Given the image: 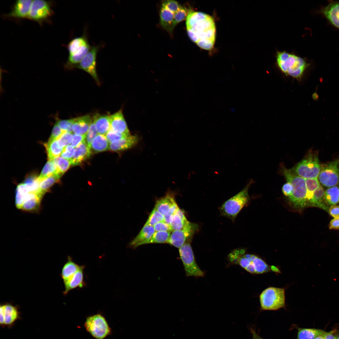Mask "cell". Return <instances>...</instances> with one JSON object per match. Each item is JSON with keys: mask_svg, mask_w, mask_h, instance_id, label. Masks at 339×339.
<instances>
[{"mask_svg": "<svg viewBox=\"0 0 339 339\" xmlns=\"http://www.w3.org/2000/svg\"><path fill=\"white\" fill-rule=\"evenodd\" d=\"M329 211L332 217L335 218H339V205H334L331 206Z\"/></svg>", "mask_w": 339, "mask_h": 339, "instance_id": "f5cc1de1", "label": "cell"}, {"mask_svg": "<svg viewBox=\"0 0 339 339\" xmlns=\"http://www.w3.org/2000/svg\"><path fill=\"white\" fill-rule=\"evenodd\" d=\"M324 191L320 185L314 192L310 206L316 207L328 212V208L324 199Z\"/></svg>", "mask_w": 339, "mask_h": 339, "instance_id": "4dcf8cb0", "label": "cell"}, {"mask_svg": "<svg viewBox=\"0 0 339 339\" xmlns=\"http://www.w3.org/2000/svg\"><path fill=\"white\" fill-rule=\"evenodd\" d=\"M173 194L168 193L156 202L154 208L164 216L173 215L179 208Z\"/></svg>", "mask_w": 339, "mask_h": 339, "instance_id": "2e32d148", "label": "cell"}, {"mask_svg": "<svg viewBox=\"0 0 339 339\" xmlns=\"http://www.w3.org/2000/svg\"><path fill=\"white\" fill-rule=\"evenodd\" d=\"M339 160L331 162L325 165L319 175L320 182L324 186L332 187L336 185L339 180Z\"/></svg>", "mask_w": 339, "mask_h": 339, "instance_id": "4fadbf2b", "label": "cell"}, {"mask_svg": "<svg viewBox=\"0 0 339 339\" xmlns=\"http://www.w3.org/2000/svg\"><path fill=\"white\" fill-rule=\"evenodd\" d=\"M335 332V330L326 332L325 334L324 339H337V336L334 334Z\"/></svg>", "mask_w": 339, "mask_h": 339, "instance_id": "11a10c76", "label": "cell"}, {"mask_svg": "<svg viewBox=\"0 0 339 339\" xmlns=\"http://www.w3.org/2000/svg\"><path fill=\"white\" fill-rule=\"evenodd\" d=\"M33 0H19L13 5L11 11L6 15L8 18L17 19H28Z\"/></svg>", "mask_w": 339, "mask_h": 339, "instance_id": "e0dca14e", "label": "cell"}, {"mask_svg": "<svg viewBox=\"0 0 339 339\" xmlns=\"http://www.w3.org/2000/svg\"><path fill=\"white\" fill-rule=\"evenodd\" d=\"M231 262L239 265L251 274H263L268 272L271 269L262 259L254 255L245 254L243 250L234 252Z\"/></svg>", "mask_w": 339, "mask_h": 339, "instance_id": "277c9868", "label": "cell"}, {"mask_svg": "<svg viewBox=\"0 0 339 339\" xmlns=\"http://www.w3.org/2000/svg\"><path fill=\"white\" fill-rule=\"evenodd\" d=\"M62 176L59 174H54L41 180L39 183V193L44 196L54 184L59 181Z\"/></svg>", "mask_w": 339, "mask_h": 339, "instance_id": "d6a6232c", "label": "cell"}, {"mask_svg": "<svg viewBox=\"0 0 339 339\" xmlns=\"http://www.w3.org/2000/svg\"><path fill=\"white\" fill-rule=\"evenodd\" d=\"M155 231H164L172 232L173 230L170 225L164 221L160 222L153 226Z\"/></svg>", "mask_w": 339, "mask_h": 339, "instance_id": "c3c4849f", "label": "cell"}, {"mask_svg": "<svg viewBox=\"0 0 339 339\" xmlns=\"http://www.w3.org/2000/svg\"><path fill=\"white\" fill-rule=\"evenodd\" d=\"M259 299L261 309L277 310L285 306V289L284 288L268 287L260 294Z\"/></svg>", "mask_w": 339, "mask_h": 339, "instance_id": "52a82bcc", "label": "cell"}, {"mask_svg": "<svg viewBox=\"0 0 339 339\" xmlns=\"http://www.w3.org/2000/svg\"><path fill=\"white\" fill-rule=\"evenodd\" d=\"M100 48L99 46H91L86 55L76 66L77 68L89 74L97 82L99 81L96 72V61L97 53Z\"/></svg>", "mask_w": 339, "mask_h": 339, "instance_id": "5bb4252c", "label": "cell"}, {"mask_svg": "<svg viewBox=\"0 0 339 339\" xmlns=\"http://www.w3.org/2000/svg\"><path fill=\"white\" fill-rule=\"evenodd\" d=\"M128 136L116 132L111 128L105 135L106 138L110 143L119 140Z\"/></svg>", "mask_w": 339, "mask_h": 339, "instance_id": "bcb514c9", "label": "cell"}, {"mask_svg": "<svg viewBox=\"0 0 339 339\" xmlns=\"http://www.w3.org/2000/svg\"><path fill=\"white\" fill-rule=\"evenodd\" d=\"M86 135L73 134L71 145L75 148L85 140Z\"/></svg>", "mask_w": 339, "mask_h": 339, "instance_id": "f907efd6", "label": "cell"}, {"mask_svg": "<svg viewBox=\"0 0 339 339\" xmlns=\"http://www.w3.org/2000/svg\"><path fill=\"white\" fill-rule=\"evenodd\" d=\"M48 160H53L60 156L63 148L59 144L56 140H49L45 144Z\"/></svg>", "mask_w": 339, "mask_h": 339, "instance_id": "1f68e13d", "label": "cell"}, {"mask_svg": "<svg viewBox=\"0 0 339 339\" xmlns=\"http://www.w3.org/2000/svg\"><path fill=\"white\" fill-rule=\"evenodd\" d=\"M190 10L181 6L180 9L174 13V19L176 25L186 19Z\"/></svg>", "mask_w": 339, "mask_h": 339, "instance_id": "7bdbcfd3", "label": "cell"}, {"mask_svg": "<svg viewBox=\"0 0 339 339\" xmlns=\"http://www.w3.org/2000/svg\"><path fill=\"white\" fill-rule=\"evenodd\" d=\"M160 23L162 28L172 35L176 26L174 13L162 6L159 13Z\"/></svg>", "mask_w": 339, "mask_h": 339, "instance_id": "603a6c76", "label": "cell"}, {"mask_svg": "<svg viewBox=\"0 0 339 339\" xmlns=\"http://www.w3.org/2000/svg\"><path fill=\"white\" fill-rule=\"evenodd\" d=\"M93 118L87 115L76 118L72 128V132L75 134L86 135Z\"/></svg>", "mask_w": 339, "mask_h": 339, "instance_id": "d4e9b609", "label": "cell"}, {"mask_svg": "<svg viewBox=\"0 0 339 339\" xmlns=\"http://www.w3.org/2000/svg\"><path fill=\"white\" fill-rule=\"evenodd\" d=\"M109 142L105 136L98 134L93 140L90 146L92 153H97L109 149Z\"/></svg>", "mask_w": 339, "mask_h": 339, "instance_id": "f546056e", "label": "cell"}, {"mask_svg": "<svg viewBox=\"0 0 339 339\" xmlns=\"http://www.w3.org/2000/svg\"><path fill=\"white\" fill-rule=\"evenodd\" d=\"M326 332L320 329L299 328L298 331L297 339H315Z\"/></svg>", "mask_w": 339, "mask_h": 339, "instance_id": "836d02e7", "label": "cell"}, {"mask_svg": "<svg viewBox=\"0 0 339 339\" xmlns=\"http://www.w3.org/2000/svg\"><path fill=\"white\" fill-rule=\"evenodd\" d=\"M162 221H164V216L154 208L145 224L153 226L156 224Z\"/></svg>", "mask_w": 339, "mask_h": 339, "instance_id": "ab89813d", "label": "cell"}, {"mask_svg": "<svg viewBox=\"0 0 339 339\" xmlns=\"http://www.w3.org/2000/svg\"><path fill=\"white\" fill-rule=\"evenodd\" d=\"M329 228L331 229L339 230V218H335L331 220Z\"/></svg>", "mask_w": 339, "mask_h": 339, "instance_id": "db71d44e", "label": "cell"}, {"mask_svg": "<svg viewBox=\"0 0 339 339\" xmlns=\"http://www.w3.org/2000/svg\"><path fill=\"white\" fill-rule=\"evenodd\" d=\"M324 199L326 204L334 205L339 201V189L333 186L327 189L324 193Z\"/></svg>", "mask_w": 339, "mask_h": 339, "instance_id": "e575fe53", "label": "cell"}, {"mask_svg": "<svg viewBox=\"0 0 339 339\" xmlns=\"http://www.w3.org/2000/svg\"><path fill=\"white\" fill-rule=\"evenodd\" d=\"M73 135L71 132H64L57 140L59 145L63 148L69 145L72 142Z\"/></svg>", "mask_w": 339, "mask_h": 339, "instance_id": "ee69618b", "label": "cell"}, {"mask_svg": "<svg viewBox=\"0 0 339 339\" xmlns=\"http://www.w3.org/2000/svg\"><path fill=\"white\" fill-rule=\"evenodd\" d=\"M91 46L85 35L71 40L67 46L69 55L65 67H76L89 51Z\"/></svg>", "mask_w": 339, "mask_h": 339, "instance_id": "ba28073f", "label": "cell"}, {"mask_svg": "<svg viewBox=\"0 0 339 339\" xmlns=\"http://www.w3.org/2000/svg\"><path fill=\"white\" fill-rule=\"evenodd\" d=\"M98 134L93 118L92 121L87 132L85 140L86 143L90 148L93 140Z\"/></svg>", "mask_w": 339, "mask_h": 339, "instance_id": "b9f144b4", "label": "cell"}, {"mask_svg": "<svg viewBox=\"0 0 339 339\" xmlns=\"http://www.w3.org/2000/svg\"><path fill=\"white\" fill-rule=\"evenodd\" d=\"M54 174H58L55 165L53 160H48L44 167L40 175L37 177V180L39 183L42 180Z\"/></svg>", "mask_w": 339, "mask_h": 339, "instance_id": "8d00e7d4", "label": "cell"}, {"mask_svg": "<svg viewBox=\"0 0 339 339\" xmlns=\"http://www.w3.org/2000/svg\"><path fill=\"white\" fill-rule=\"evenodd\" d=\"M191 241L186 242L179 248L180 258L187 276L202 277L204 272L200 269L196 261L191 245Z\"/></svg>", "mask_w": 339, "mask_h": 339, "instance_id": "30bf717a", "label": "cell"}, {"mask_svg": "<svg viewBox=\"0 0 339 339\" xmlns=\"http://www.w3.org/2000/svg\"><path fill=\"white\" fill-rule=\"evenodd\" d=\"M337 339H339V334L337 335Z\"/></svg>", "mask_w": 339, "mask_h": 339, "instance_id": "680465c9", "label": "cell"}, {"mask_svg": "<svg viewBox=\"0 0 339 339\" xmlns=\"http://www.w3.org/2000/svg\"><path fill=\"white\" fill-rule=\"evenodd\" d=\"M251 331L253 335V339H263L260 337L253 329H251Z\"/></svg>", "mask_w": 339, "mask_h": 339, "instance_id": "9f6ffc18", "label": "cell"}, {"mask_svg": "<svg viewBox=\"0 0 339 339\" xmlns=\"http://www.w3.org/2000/svg\"><path fill=\"white\" fill-rule=\"evenodd\" d=\"M170 233L164 231H155L151 238L145 244L152 243H168Z\"/></svg>", "mask_w": 339, "mask_h": 339, "instance_id": "74e56055", "label": "cell"}, {"mask_svg": "<svg viewBox=\"0 0 339 339\" xmlns=\"http://www.w3.org/2000/svg\"><path fill=\"white\" fill-rule=\"evenodd\" d=\"M84 266H81L78 271L67 282L64 283V290L63 292L64 295H66L71 290L77 288H82L85 287L86 283L84 279Z\"/></svg>", "mask_w": 339, "mask_h": 339, "instance_id": "ffe728a7", "label": "cell"}, {"mask_svg": "<svg viewBox=\"0 0 339 339\" xmlns=\"http://www.w3.org/2000/svg\"><path fill=\"white\" fill-rule=\"evenodd\" d=\"M83 326L86 331L95 339H105L112 332L105 318L100 313L87 316Z\"/></svg>", "mask_w": 339, "mask_h": 339, "instance_id": "8992f818", "label": "cell"}, {"mask_svg": "<svg viewBox=\"0 0 339 339\" xmlns=\"http://www.w3.org/2000/svg\"><path fill=\"white\" fill-rule=\"evenodd\" d=\"M320 13L332 25L339 30V1H330L321 8Z\"/></svg>", "mask_w": 339, "mask_h": 339, "instance_id": "ac0fdd59", "label": "cell"}, {"mask_svg": "<svg viewBox=\"0 0 339 339\" xmlns=\"http://www.w3.org/2000/svg\"><path fill=\"white\" fill-rule=\"evenodd\" d=\"M155 231L153 226L144 224L137 236L130 242L129 246L135 248L140 245H144L152 236Z\"/></svg>", "mask_w": 339, "mask_h": 339, "instance_id": "cb8c5ba5", "label": "cell"}, {"mask_svg": "<svg viewBox=\"0 0 339 339\" xmlns=\"http://www.w3.org/2000/svg\"><path fill=\"white\" fill-rule=\"evenodd\" d=\"M76 118L67 120H61L57 118L56 123L64 132H72V128Z\"/></svg>", "mask_w": 339, "mask_h": 339, "instance_id": "60d3db41", "label": "cell"}, {"mask_svg": "<svg viewBox=\"0 0 339 339\" xmlns=\"http://www.w3.org/2000/svg\"><path fill=\"white\" fill-rule=\"evenodd\" d=\"M50 1L43 0H33L31 6L28 19L42 24L49 20L54 12Z\"/></svg>", "mask_w": 339, "mask_h": 339, "instance_id": "8fae6325", "label": "cell"}, {"mask_svg": "<svg viewBox=\"0 0 339 339\" xmlns=\"http://www.w3.org/2000/svg\"><path fill=\"white\" fill-rule=\"evenodd\" d=\"M282 191L285 196L288 197H290L292 195L293 191L292 185L290 183L287 182L283 186Z\"/></svg>", "mask_w": 339, "mask_h": 339, "instance_id": "816d5d0a", "label": "cell"}, {"mask_svg": "<svg viewBox=\"0 0 339 339\" xmlns=\"http://www.w3.org/2000/svg\"><path fill=\"white\" fill-rule=\"evenodd\" d=\"M71 145H68L64 148L61 154V156L70 160L74 155L75 148Z\"/></svg>", "mask_w": 339, "mask_h": 339, "instance_id": "7dc6e473", "label": "cell"}, {"mask_svg": "<svg viewBox=\"0 0 339 339\" xmlns=\"http://www.w3.org/2000/svg\"><path fill=\"white\" fill-rule=\"evenodd\" d=\"M111 128L114 131L127 136L130 134L122 110L110 116Z\"/></svg>", "mask_w": 339, "mask_h": 339, "instance_id": "d6986e66", "label": "cell"}, {"mask_svg": "<svg viewBox=\"0 0 339 339\" xmlns=\"http://www.w3.org/2000/svg\"><path fill=\"white\" fill-rule=\"evenodd\" d=\"M298 175L304 178H317L321 170L317 155L309 152L304 158L292 169Z\"/></svg>", "mask_w": 339, "mask_h": 339, "instance_id": "9c48e42d", "label": "cell"}, {"mask_svg": "<svg viewBox=\"0 0 339 339\" xmlns=\"http://www.w3.org/2000/svg\"><path fill=\"white\" fill-rule=\"evenodd\" d=\"M249 184L237 194L225 202L220 208L221 215L234 221L242 209L248 202Z\"/></svg>", "mask_w": 339, "mask_h": 339, "instance_id": "5b68a950", "label": "cell"}, {"mask_svg": "<svg viewBox=\"0 0 339 339\" xmlns=\"http://www.w3.org/2000/svg\"><path fill=\"white\" fill-rule=\"evenodd\" d=\"M325 333H324V334L322 335H321L320 336H317V337L315 338V339H324V336H325Z\"/></svg>", "mask_w": 339, "mask_h": 339, "instance_id": "6f0895ef", "label": "cell"}, {"mask_svg": "<svg viewBox=\"0 0 339 339\" xmlns=\"http://www.w3.org/2000/svg\"><path fill=\"white\" fill-rule=\"evenodd\" d=\"M64 132L58 126L56 123H55L51 135L49 140H56L62 135Z\"/></svg>", "mask_w": 339, "mask_h": 339, "instance_id": "681fc988", "label": "cell"}, {"mask_svg": "<svg viewBox=\"0 0 339 339\" xmlns=\"http://www.w3.org/2000/svg\"><path fill=\"white\" fill-rule=\"evenodd\" d=\"M43 195L37 192H29L23 196L19 209L30 212H37L40 208Z\"/></svg>", "mask_w": 339, "mask_h": 339, "instance_id": "9a60e30c", "label": "cell"}, {"mask_svg": "<svg viewBox=\"0 0 339 339\" xmlns=\"http://www.w3.org/2000/svg\"><path fill=\"white\" fill-rule=\"evenodd\" d=\"M282 173L287 182L293 186L292 195L288 197L292 206L294 208L301 210L308 206L307 189L305 179L298 175L292 169L282 166Z\"/></svg>", "mask_w": 339, "mask_h": 339, "instance_id": "3957f363", "label": "cell"}, {"mask_svg": "<svg viewBox=\"0 0 339 339\" xmlns=\"http://www.w3.org/2000/svg\"><path fill=\"white\" fill-rule=\"evenodd\" d=\"M275 58L276 65L282 73L297 79L301 78L309 66L304 58L286 51H277Z\"/></svg>", "mask_w": 339, "mask_h": 339, "instance_id": "7a4b0ae2", "label": "cell"}, {"mask_svg": "<svg viewBox=\"0 0 339 339\" xmlns=\"http://www.w3.org/2000/svg\"><path fill=\"white\" fill-rule=\"evenodd\" d=\"M75 152L70 160L71 165L76 166L80 164L89 158L92 153L90 148L84 141L75 148Z\"/></svg>", "mask_w": 339, "mask_h": 339, "instance_id": "7402d4cb", "label": "cell"}, {"mask_svg": "<svg viewBox=\"0 0 339 339\" xmlns=\"http://www.w3.org/2000/svg\"><path fill=\"white\" fill-rule=\"evenodd\" d=\"M189 222L183 212L179 208L171 216L170 225L173 231L182 229Z\"/></svg>", "mask_w": 339, "mask_h": 339, "instance_id": "f1b7e54d", "label": "cell"}, {"mask_svg": "<svg viewBox=\"0 0 339 339\" xmlns=\"http://www.w3.org/2000/svg\"><path fill=\"white\" fill-rule=\"evenodd\" d=\"M139 139L137 136L131 134L119 140L110 143L109 150L111 151L116 152L123 151L131 148L137 144Z\"/></svg>", "mask_w": 339, "mask_h": 339, "instance_id": "44dd1931", "label": "cell"}, {"mask_svg": "<svg viewBox=\"0 0 339 339\" xmlns=\"http://www.w3.org/2000/svg\"><path fill=\"white\" fill-rule=\"evenodd\" d=\"M162 6L166 8L174 13L181 7L177 2L174 0H166L163 1Z\"/></svg>", "mask_w": 339, "mask_h": 339, "instance_id": "f6af8a7d", "label": "cell"}, {"mask_svg": "<svg viewBox=\"0 0 339 339\" xmlns=\"http://www.w3.org/2000/svg\"><path fill=\"white\" fill-rule=\"evenodd\" d=\"M308 206H310L315 191L320 185L317 178L305 179Z\"/></svg>", "mask_w": 339, "mask_h": 339, "instance_id": "d590c367", "label": "cell"}, {"mask_svg": "<svg viewBox=\"0 0 339 339\" xmlns=\"http://www.w3.org/2000/svg\"><path fill=\"white\" fill-rule=\"evenodd\" d=\"M93 118L98 134L105 136L111 128L110 116L96 114Z\"/></svg>", "mask_w": 339, "mask_h": 339, "instance_id": "83f0119b", "label": "cell"}, {"mask_svg": "<svg viewBox=\"0 0 339 339\" xmlns=\"http://www.w3.org/2000/svg\"><path fill=\"white\" fill-rule=\"evenodd\" d=\"M57 174L62 175L69 168L71 165L70 161L61 156L55 158L53 160Z\"/></svg>", "mask_w": 339, "mask_h": 339, "instance_id": "f35d334b", "label": "cell"}, {"mask_svg": "<svg viewBox=\"0 0 339 339\" xmlns=\"http://www.w3.org/2000/svg\"><path fill=\"white\" fill-rule=\"evenodd\" d=\"M198 228L196 224L189 222L182 229L172 232L167 243L180 248L187 241H191Z\"/></svg>", "mask_w": 339, "mask_h": 339, "instance_id": "7c38bea8", "label": "cell"}, {"mask_svg": "<svg viewBox=\"0 0 339 339\" xmlns=\"http://www.w3.org/2000/svg\"><path fill=\"white\" fill-rule=\"evenodd\" d=\"M81 266L75 263L70 256L62 269L60 276L64 283L67 282L79 269Z\"/></svg>", "mask_w": 339, "mask_h": 339, "instance_id": "4316f807", "label": "cell"}, {"mask_svg": "<svg viewBox=\"0 0 339 339\" xmlns=\"http://www.w3.org/2000/svg\"><path fill=\"white\" fill-rule=\"evenodd\" d=\"M0 311L3 312L4 318V325H12L19 317L17 306L7 303L1 304Z\"/></svg>", "mask_w": 339, "mask_h": 339, "instance_id": "484cf974", "label": "cell"}, {"mask_svg": "<svg viewBox=\"0 0 339 339\" xmlns=\"http://www.w3.org/2000/svg\"><path fill=\"white\" fill-rule=\"evenodd\" d=\"M187 33L190 39L199 47L210 50L213 47L216 28L212 17L205 13L190 11L186 19Z\"/></svg>", "mask_w": 339, "mask_h": 339, "instance_id": "6da1fadb", "label": "cell"}]
</instances>
